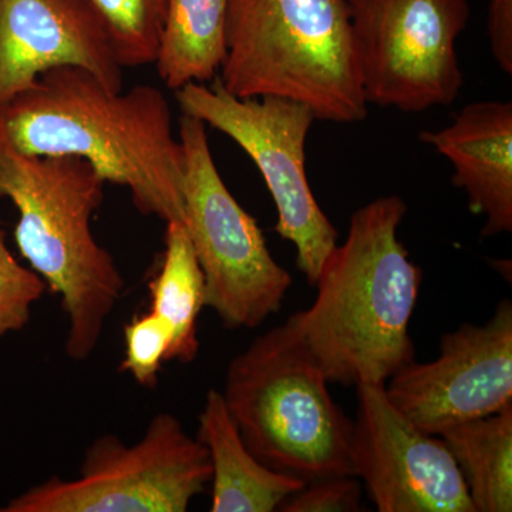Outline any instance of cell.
<instances>
[{
  "instance_id": "1",
  "label": "cell",
  "mask_w": 512,
  "mask_h": 512,
  "mask_svg": "<svg viewBox=\"0 0 512 512\" xmlns=\"http://www.w3.org/2000/svg\"><path fill=\"white\" fill-rule=\"evenodd\" d=\"M0 120L22 153L82 158L141 214L183 222V147L158 87L113 92L87 70L56 67L0 107Z\"/></svg>"
},
{
  "instance_id": "2",
  "label": "cell",
  "mask_w": 512,
  "mask_h": 512,
  "mask_svg": "<svg viewBox=\"0 0 512 512\" xmlns=\"http://www.w3.org/2000/svg\"><path fill=\"white\" fill-rule=\"evenodd\" d=\"M406 214L399 195L359 208L323 262L315 302L286 320L329 384H386L416 360L409 328L423 272L397 237Z\"/></svg>"
},
{
  "instance_id": "3",
  "label": "cell",
  "mask_w": 512,
  "mask_h": 512,
  "mask_svg": "<svg viewBox=\"0 0 512 512\" xmlns=\"http://www.w3.org/2000/svg\"><path fill=\"white\" fill-rule=\"evenodd\" d=\"M104 185L82 158L22 153L0 120V201L19 212L20 255L60 296L69 323L64 350L74 362L93 355L124 291L119 266L92 229Z\"/></svg>"
},
{
  "instance_id": "4",
  "label": "cell",
  "mask_w": 512,
  "mask_h": 512,
  "mask_svg": "<svg viewBox=\"0 0 512 512\" xmlns=\"http://www.w3.org/2000/svg\"><path fill=\"white\" fill-rule=\"evenodd\" d=\"M220 73L241 99L285 97L332 123L367 116L348 0H228Z\"/></svg>"
},
{
  "instance_id": "5",
  "label": "cell",
  "mask_w": 512,
  "mask_h": 512,
  "mask_svg": "<svg viewBox=\"0 0 512 512\" xmlns=\"http://www.w3.org/2000/svg\"><path fill=\"white\" fill-rule=\"evenodd\" d=\"M285 322L229 363L222 397L245 446L276 473L303 483L355 476L353 420Z\"/></svg>"
},
{
  "instance_id": "6",
  "label": "cell",
  "mask_w": 512,
  "mask_h": 512,
  "mask_svg": "<svg viewBox=\"0 0 512 512\" xmlns=\"http://www.w3.org/2000/svg\"><path fill=\"white\" fill-rule=\"evenodd\" d=\"M183 225L205 278V306L228 329H255L281 311L292 276L239 205L212 157L204 121L183 114Z\"/></svg>"
},
{
  "instance_id": "7",
  "label": "cell",
  "mask_w": 512,
  "mask_h": 512,
  "mask_svg": "<svg viewBox=\"0 0 512 512\" xmlns=\"http://www.w3.org/2000/svg\"><path fill=\"white\" fill-rule=\"evenodd\" d=\"M207 447L171 413H158L133 446L104 434L87 447L79 476L52 477L0 512H185L211 483Z\"/></svg>"
},
{
  "instance_id": "8",
  "label": "cell",
  "mask_w": 512,
  "mask_h": 512,
  "mask_svg": "<svg viewBox=\"0 0 512 512\" xmlns=\"http://www.w3.org/2000/svg\"><path fill=\"white\" fill-rule=\"evenodd\" d=\"M175 97L184 114L221 131L252 158L274 198L275 231L295 245L296 265L315 285L339 234L306 177V138L316 120L312 110L285 97L241 99L228 93L218 79L211 86L185 84Z\"/></svg>"
},
{
  "instance_id": "9",
  "label": "cell",
  "mask_w": 512,
  "mask_h": 512,
  "mask_svg": "<svg viewBox=\"0 0 512 512\" xmlns=\"http://www.w3.org/2000/svg\"><path fill=\"white\" fill-rule=\"evenodd\" d=\"M367 104L417 113L448 106L464 77L457 37L467 0H348Z\"/></svg>"
},
{
  "instance_id": "10",
  "label": "cell",
  "mask_w": 512,
  "mask_h": 512,
  "mask_svg": "<svg viewBox=\"0 0 512 512\" xmlns=\"http://www.w3.org/2000/svg\"><path fill=\"white\" fill-rule=\"evenodd\" d=\"M384 384L390 403L431 436L512 406V303L483 325L463 323L440 339L429 363H407Z\"/></svg>"
},
{
  "instance_id": "11",
  "label": "cell",
  "mask_w": 512,
  "mask_h": 512,
  "mask_svg": "<svg viewBox=\"0 0 512 512\" xmlns=\"http://www.w3.org/2000/svg\"><path fill=\"white\" fill-rule=\"evenodd\" d=\"M353 420L355 477L379 512H474L466 481L440 436L390 403L384 384L360 383Z\"/></svg>"
},
{
  "instance_id": "12",
  "label": "cell",
  "mask_w": 512,
  "mask_h": 512,
  "mask_svg": "<svg viewBox=\"0 0 512 512\" xmlns=\"http://www.w3.org/2000/svg\"><path fill=\"white\" fill-rule=\"evenodd\" d=\"M64 66L123 90V66L84 0H0V107Z\"/></svg>"
},
{
  "instance_id": "13",
  "label": "cell",
  "mask_w": 512,
  "mask_h": 512,
  "mask_svg": "<svg viewBox=\"0 0 512 512\" xmlns=\"http://www.w3.org/2000/svg\"><path fill=\"white\" fill-rule=\"evenodd\" d=\"M430 144L450 160L453 184L466 191L468 208L483 215V237L512 231V103L467 104L440 131H423Z\"/></svg>"
},
{
  "instance_id": "14",
  "label": "cell",
  "mask_w": 512,
  "mask_h": 512,
  "mask_svg": "<svg viewBox=\"0 0 512 512\" xmlns=\"http://www.w3.org/2000/svg\"><path fill=\"white\" fill-rule=\"evenodd\" d=\"M198 421L197 439L207 447L211 460L212 512L278 511L286 498L306 484L256 460L218 390L207 393Z\"/></svg>"
},
{
  "instance_id": "15",
  "label": "cell",
  "mask_w": 512,
  "mask_h": 512,
  "mask_svg": "<svg viewBox=\"0 0 512 512\" xmlns=\"http://www.w3.org/2000/svg\"><path fill=\"white\" fill-rule=\"evenodd\" d=\"M228 0H167L157 72L168 89L207 83L225 56Z\"/></svg>"
},
{
  "instance_id": "16",
  "label": "cell",
  "mask_w": 512,
  "mask_h": 512,
  "mask_svg": "<svg viewBox=\"0 0 512 512\" xmlns=\"http://www.w3.org/2000/svg\"><path fill=\"white\" fill-rule=\"evenodd\" d=\"M466 481L474 512L512 511V406L440 434Z\"/></svg>"
},
{
  "instance_id": "17",
  "label": "cell",
  "mask_w": 512,
  "mask_h": 512,
  "mask_svg": "<svg viewBox=\"0 0 512 512\" xmlns=\"http://www.w3.org/2000/svg\"><path fill=\"white\" fill-rule=\"evenodd\" d=\"M160 271L148 284L151 312L173 332L168 362L190 363L200 352L198 318L205 306V278L183 222H165Z\"/></svg>"
},
{
  "instance_id": "18",
  "label": "cell",
  "mask_w": 512,
  "mask_h": 512,
  "mask_svg": "<svg viewBox=\"0 0 512 512\" xmlns=\"http://www.w3.org/2000/svg\"><path fill=\"white\" fill-rule=\"evenodd\" d=\"M109 36L121 66L156 64L167 0H84Z\"/></svg>"
},
{
  "instance_id": "19",
  "label": "cell",
  "mask_w": 512,
  "mask_h": 512,
  "mask_svg": "<svg viewBox=\"0 0 512 512\" xmlns=\"http://www.w3.org/2000/svg\"><path fill=\"white\" fill-rule=\"evenodd\" d=\"M126 353L121 362V372L130 373L141 386H156L158 373L168 362L173 332L163 318L154 312L137 316L124 326Z\"/></svg>"
},
{
  "instance_id": "20",
  "label": "cell",
  "mask_w": 512,
  "mask_h": 512,
  "mask_svg": "<svg viewBox=\"0 0 512 512\" xmlns=\"http://www.w3.org/2000/svg\"><path fill=\"white\" fill-rule=\"evenodd\" d=\"M46 289L42 276L19 264L0 228V338L28 325L32 306Z\"/></svg>"
},
{
  "instance_id": "21",
  "label": "cell",
  "mask_w": 512,
  "mask_h": 512,
  "mask_svg": "<svg viewBox=\"0 0 512 512\" xmlns=\"http://www.w3.org/2000/svg\"><path fill=\"white\" fill-rule=\"evenodd\" d=\"M362 484L355 476L319 478L286 498L281 512H355L362 510Z\"/></svg>"
},
{
  "instance_id": "22",
  "label": "cell",
  "mask_w": 512,
  "mask_h": 512,
  "mask_svg": "<svg viewBox=\"0 0 512 512\" xmlns=\"http://www.w3.org/2000/svg\"><path fill=\"white\" fill-rule=\"evenodd\" d=\"M488 35L495 63L512 74V0H491Z\"/></svg>"
}]
</instances>
